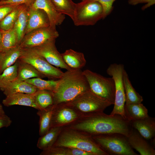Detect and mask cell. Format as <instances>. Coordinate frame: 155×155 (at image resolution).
<instances>
[{"instance_id":"603a6c76","label":"cell","mask_w":155,"mask_h":155,"mask_svg":"<svg viewBox=\"0 0 155 155\" xmlns=\"http://www.w3.org/2000/svg\"><path fill=\"white\" fill-rule=\"evenodd\" d=\"M123 82L125 95V104L142 103L143 100V97L136 91L133 86L125 69L123 73Z\"/></svg>"},{"instance_id":"1f68e13d","label":"cell","mask_w":155,"mask_h":155,"mask_svg":"<svg viewBox=\"0 0 155 155\" xmlns=\"http://www.w3.org/2000/svg\"><path fill=\"white\" fill-rule=\"evenodd\" d=\"M19 11V5L16 7L0 22V30H7L13 27Z\"/></svg>"},{"instance_id":"277c9868","label":"cell","mask_w":155,"mask_h":155,"mask_svg":"<svg viewBox=\"0 0 155 155\" xmlns=\"http://www.w3.org/2000/svg\"><path fill=\"white\" fill-rule=\"evenodd\" d=\"M107 155H138L130 146L126 136L118 133L92 136Z\"/></svg>"},{"instance_id":"836d02e7","label":"cell","mask_w":155,"mask_h":155,"mask_svg":"<svg viewBox=\"0 0 155 155\" xmlns=\"http://www.w3.org/2000/svg\"><path fill=\"white\" fill-rule=\"evenodd\" d=\"M82 1L83 0H80ZM98 2L102 5L103 9V19L112 12L113 8V5L116 0H90Z\"/></svg>"},{"instance_id":"9c48e42d","label":"cell","mask_w":155,"mask_h":155,"mask_svg":"<svg viewBox=\"0 0 155 155\" xmlns=\"http://www.w3.org/2000/svg\"><path fill=\"white\" fill-rule=\"evenodd\" d=\"M124 70L123 64L114 63L111 64L108 66L106 72L113 78L115 85L114 106L110 115H119L125 118L124 109L125 98L123 82Z\"/></svg>"},{"instance_id":"d4e9b609","label":"cell","mask_w":155,"mask_h":155,"mask_svg":"<svg viewBox=\"0 0 155 155\" xmlns=\"http://www.w3.org/2000/svg\"><path fill=\"white\" fill-rule=\"evenodd\" d=\"M17 61L18 63V79L25 81L32 78L46 77L31 64L18 59Z\"/></svg>"},{"instance_id":"60d3db41","label":"cell","mask_w":155,"mask_h":155,"mask_svg":"<svg viewBox=\"0 0 155 155\" xmlns=\"http://www.w3.org/2000/svg\"><path fill=\"white\" fill-rule=\"evenodd\" d=\"M1 51H0V54Z\"/></svg>"},{"instance_id":"f35d334b","label":"cell","mask_w":155,"mask_h":155,"mask_svg":"<svg viewBox=\"0 0 155 155\" xmlns=\"http://www.w3.org/2000/svg\"><path fill=\"white\" fill-rule=\"evenodd\" d=\"M5 113L3 109L2 105L0 104V115L5 114Z\"/></svg>"},{"instance_id":"6da1fadb","label":"cell","mask_w":155,"mask_h":155,"mask_svg":"<svg viewBox=\"0 0 155 155\" xmlns=\"http://www.w3.org/2000/svg\"><path fill=\"white\" fill-rule=\"evenodd\" d=\"M67 127L91 136L118 133L127 137L133 128L130 121L121 115L103 112L82 116Z\"/></svg>"},{"instance_id":"e575fe53","label":"cell","mask_w":155,"mask_h":155,"mask_svg":"<svg viewBox=\"0 0 155 155\" xmlns=\"http://www.w3.org/2000/svg\"><path fill=\"white\" fill-rule=\"evenodd\" d=\"M35 0H3L0 1V6L8 5L18 6L25 4L30 6Z\"/></svg>"},{"instance_id":"d590c367","label":"cell","mask_w":155,"mask_h":155,"mask_svg":"<svg viewBox=\"0 0 155 155\" xmlns=\"http://www.w3.org/2000/svg\"><path fill=\"white\" fill-rule=\"evenodd\" d=\"M129 5H135L139 4L146 3L141 8L142 10H144L155 4V0H128Z\"/></svg>"},{"instance_id":"52a82bcc","label":"cell","mask_w":155,"mask_h":155,"mask_svg":"<svg viewBox=\"0 0 155 155\" xmlns=\"http://www.w3.org/2000/svg\"><path fill=\"white\" fill-rule=\"evenodd\" d=\"M18 59L31 64L49 78L59 79L64 73L60 69L49 63L33 48L22 49L21 54Z\"/></svg>"},{"instance_id":"484cf974","label":"cell","mask_w":155,"mask_h":155,"mask_svg":"<svg viewBox=\"0 0 155 155\" xmlns=\"http://www.w3.org/2000/svg\"><path fill=\"white\" fill-rule=\"evenodd\" d=\"M40 155H94L82 150L65 146H52L42 150Z\"/></svg>"},{"instance_id":"4fadbf2b","label":"cell","mask_w":155,"mask_h":155,"mask_svg":"<svg viewBox=\"0 0 155 155\" xmlns=\"http://www.w3.org/2000/svg\"><path fill=\"white\" fill-rule=\"evenodd\" d=\"M30 6L43 10L47 15L50 26L52 27L56 28V26L61 24L65 19V15L57 11L51 0H35Z\"/></svg>"},{"instance_id":"f1b7e54d","label":"cell","mask_w":155,"mask_h":155,"mask_svg":"<svg viewBox=\"0 0 155 155\" xmlns=\"http://www.w3.org/2000/svg\"><path fill=\"white\" fill-rule=\"evenodd\" d=\"M54 106L46 109L38 110L39 117V134L42 136L46 133L51 128V123Z\"/></svg>"},{"instance_id":"ffe728a7","label":"cell","mask_w":155,"mask_h":155,"mask_svg":"<svg viewBox=\"0 0 155 155\" xmlns=\"http://www.w3.org/2000/svg\"><path fill=\"white\" fill-rule=\"evenodd\" d=\"M65 63L72 69H80L85 66L86 61L84 54L71 49L61 54Z\"/></svg>"},{"instance_id":"8992f818","label":"cell","mask_w":155,"mask_h":155,"mask_svg":"<svg viewBox=\"0 0 155 155\" xmlns=\"http://www.w3.org/2000/svg\"><path fill=\"white\" fill-rule=\"evenodd\" d=\"M81 1L76 3L72 20L75 26H92L103 19V9L100 3L90 0Z\"/></svg>"},{"instance_id":"3957f363","label":"cell","mask_w":155,"mask_h":155,"mask_svg":"<svg viewBox=\"0 0 155 155\" xmlns=\"http://www.w3.org/2000/svg\"><path fill=\"white\" fill-rule=\"evenodd\" d=\"M53 146L67 147L94 155H107L91 136L68 127H63Z\"/></svg>"},{"instance_id":"9a60e30c","label":"cell","mask_w":155,"mask_h":155,"mask_svg":"<svg viewBox=\"0 0 155 155\" xmlns=\"http://www.w3.org/2000/svg\"><path fill=\"white\" fill-rule=\"evenodd\" d=\"M131 147L138 152L141 155H155V150L139 133L133 128L127 137Z\"/></svg>"},{"instance_id":"b9f144b4","label":"cell","mask_w":155,"mask_h":155,"mask_svg":"<svg viewBox=\"0 0 155 155\" xmlns=\"http://www.w3.org/2000/svg\"><path fill=\"white\" fill-rule=\"evenodd\" d=\"M1 0H0V1H1Z\"/></svg>"},{"instance_id":"f546056e","label":"cell","mask_w":155,"mask_h":155,"mask_svg":"<svg viewBox=\"0 0 155 155\" xmlns=\"http://www.w3.org/2000/svg\"><path fill=\"white\" fill-rule=\"evenodd\" d=\"M57 11L60 13L67 15L72 20L74 17L76 3L72 0H51Z\"/></svg>"},{"instance_id":"8d00e7d4","label":"cell","mask_w":155,"mask_h":155,"mask_svg":"<svg viewBox=\"0 0 155 155\" xmlns=\"http://www.w3.org/2000/svg\"><path fill=\"white\" fill-rule=\"evenodd\" d=\"M17 6L8 5L0 6V22Z\"/></svg>"},{"instance_id":"7402d4cb","label":"cell","mask_w":155,"mask_h":155,"mask_svg":"<svg viewBox=\"0 0 155 155\" xmlns=\"http://www.w3.org/2000/svg\"><path fill=\"white\" fill-rule=\"evenodd\" d=\"M22 48L18 46L5 51L0 54V74L7 68L14 64L20 57Z\"/></svg>"},{"instance_id":"7bdbcfd3","label":"cell","mask_w":155,"mask_h":155,"mask_svg":"<svg viewBox=\"0 0 155 155\" xmlns=\"http://www.w3.org/2000/svg\"></svg>"},{"instance_id":"d6a6232c","label":"cell","mask_w":155,"mask_h":155,"mask_svg":"<svg viewBox=\"0 0 155 155\" xmlns=\"http://www.w3.org/2000/svg\"><path fill=\"white\" fill-rule=\"evenodd\" d=\"M18 61L13 65L5 69L0 74V83L11 82L17 79Z\"/></svg>"},{"instance_id":"7c38bea8","label":"cell","mask_w":155,"mask_h":155,"mask_svg":"<svg viewBox=\"0 0 155 155\" xmlns=\"http://www.w3.org/2000/svg\"><path fill=\"white\" fill-rule=\"evenodd\" d=\"M55 40H49L40 46L32 48L52 65L67 70L71 69L64 62L61 54L58 51L55 45Z\"/></svg>"},{"instance_id":"8fae6325","label":"cell","mask_w":155,"mask_h":155,"mask_svg":"<svg viewBox=\"0 0 155 155\" xmlns=\"http://www.w3.org/2000/svg\"><path fill=\"white\" fill-rule=\"evenodd\" d=\"M82 116L70 103L54 106L51 128L65 127L71 125Z\"/></svg>"},{"instance_id":"74e56055","label":"cell","mask_w":155,"mask_h":155,"mask_svg":"<svg viewBox=\"0 0 155 155\" xmlns=\"http://www.w3.org/2000/svg\"><path fill=\"white\" fill-rule=\"evenodd\" d=\"M12 123L10 118L5 114L0 115V129L3 127H7Z\"/></svg>"},{"instance_id":"4dcf8cb0","label":"cell","mask_w":155,"mask_h":155,"mask_svg":"<svg viewBox=\"0 0 155 155\" xmlns=\"http://www.w3.org/2000/svg\"><path fill=\"white\" fill-rule=\"evenodd\" d=\"M25 81L38 90H46L53 92L57 88L59 80H46L40 78H35L27 80Z\"/></svg>"},{"instance_id":"d6986e66","label":"cell","mask_w":155,"mask_h":155,"mask_svg":"<svg viewBox=\"0 0 155 155\" xmlns=\"http://www.w3.org/2000/svg\"><path fill=\"white\" fill-rule=\"evenodd\" d=\"M30 7L25 4L19 5L18 14L13 27L17 35L19 45L25 34Z\"/></svg>"},{"instance_id":"5bb4252c","label":"cell","mask_w":155,"mask_h":155,"mask_svg":"<svg viewBox=\"0 0 155 155\" xmlns=\"http://www.w3.org/2000/svg\"><path fill=\"white\" fill-rule=\"evenodd\" d=\"M50 26L48 17L43 10L30 7L25 35L33 30Z\"/></svg>"},{"instance_id":"2e32d148","label":"cell","mask_w":155,"mask_h":155,"mask_svg":"<svg viewBox=\"0 0 155 155\" xmlns=\"http://www.w3.org/2000/svg\"><path fill=\"white\" fill-rule=\"evenodd\" d=\"M0 89L6 96L17 93L33 94L38 90L31 84L17 79L11 82L0 83Z\"/></svg>"},{"instance_id":"7a4b0ae2","label":"cell","mask_w":155,"mask_h":155,"mask_svg":"<svg viewBox=\"0 0 155 155\" xmlns=\"http://www.w3.org/2000/svg\"><path fill=\"white\" fill-rule=\"evenodd\" d=\"M87 80L80 69H71L63 73L53 92L54 106L70 102L89 90Z\"/></svg>"},{"instance_id":"ac0fdd59","label":"cell","mask_w":155,"mask_h":155,"mask_svg":"<svg viewBox=\"0 0 155 155\" xmlns=\"http://www.w3.org/2000/svg\"><path fill=\"white\" fill-rule=\"evenodd\" d=\"M2 103L5 106H9L14 105H19L30 106L37 110L35 93L28 94L17 93L6 96Z\"/></svg>"},{"instance_id":"4316f807","label":"cell","mask_w":155,"mask_h":155,"mask_svg":"<svg viewBox=\"0 0 155 155\" xmlns=\"http://www.w3.org/2000/svg\"><path fill=\"white\" fill-rule=\"evenodd\" d=\"M35 95L38 110H44L54 106L53 92L38 89Z\"/></svg>"},{"instance_id":"cb8c5ba5","label":"cell","mask_w":155,"mask_h":155,"mask_svg":"<svg viewBox=\"0 0 155 155\" xmlns=\"http://www.w3.org/2000/svg\"><path fill=\"white\" fill-rule=\"evenodd\" d=\"M63 128L62 127L50 128L46 133L38 139L37 144V148L42 150L53 146Z\"/></svg>"},{"instance_id":"ab89813d","label":"cell","mask_w":155,"mask_h":155,"mask_svg":"<svg viewBox=\"0 0 155 155\" xmlns=\"http://www.w3.org/2000/svg\"><path fill=\"white\" fill-rule=\"evenodd\" d=\"M1 33L0 30V51L1 49Z\"/></svg>"},{"instance_id":"44dd1931","label":"cell","mask_w":155,"mask_h":155,"mask_svg":"<svg viewBox=\"0 0 155 155\" xmlns=\"http://www.w3.org/2000/svg\"><path fill=\"white\" fill-rule=\"evenodd\" d=\"M124 109L125 118L130 121L142 119L148 116L147 109L142 103L125 104Z\"/></svg>"},{"instance_id":"83f0119b","label":"cell","mask_w":155,"mask_h":155,"mask_svg":"<svg viewBox=\"0 0 155 155\" xmlns=\"http://www.w3.org/2000/svg\"><path fill=\"white\" fill-rule=\"evenodd\" d=\"M0 30L1 33V52L19 46L17 35L13 27L7 30Z\"/></svg>"},{"instance_id":"ba28073f","label":"cell","mask_w":155,"mask_h":155,"mask_svg":"<svg viewBox=\"0 0 155 155\" xmlns=\"http://www.w3.org/2000/svg\"><path fill=\"white\" fill-rule=\"evenodd\" d=\"M82 116L103 112L111 104L96 95L90 90L69 102Z\"/></svg>"},{"instance_id":"e0dca14e","label":"cell","mask_w":155,"mask_h":155,"mask_svg":"<svg viewBox=\"0 0 155 155\" xmlns=\"http://www.w3.org/2000/svg\"><path fill=\"white\" fill-rule=\"evenodd\" d=\"M132 127L145 139L151 140L155 136V119L149 115L140 120L130 121Z\"/></svg>"},{"instance_id":"5b68a950","label":"cell","mask_w":155,"mask_h":155,"mask_svg":"<svg viewBox=\"0 0 155 155\" xmlns=\"http://www.w3.org/2000/svg\"><path fill=\"white\" fill-rule=\"evenodd\" d=\"M83 73L87 80L90 90L111 105L114 104L115 85L113 78L104 77L88 69L84 70Z\"/></svg>"},{"instance_id":"30bf717a","label":"cell","mask_w":155,"mask_h":155,"mask_svg":"<svg viewBox=\"0 0 155 155\" xmlns=\"http://www.w3.org/2000/svg\"><path fill=\"white\" fill-rule=\"evenodd\" d=\"M59 36L56 28L50 26L37 29L26 34L19 46L22 49L34 48L56 39Z\"/></svg>"}]
</instances>
